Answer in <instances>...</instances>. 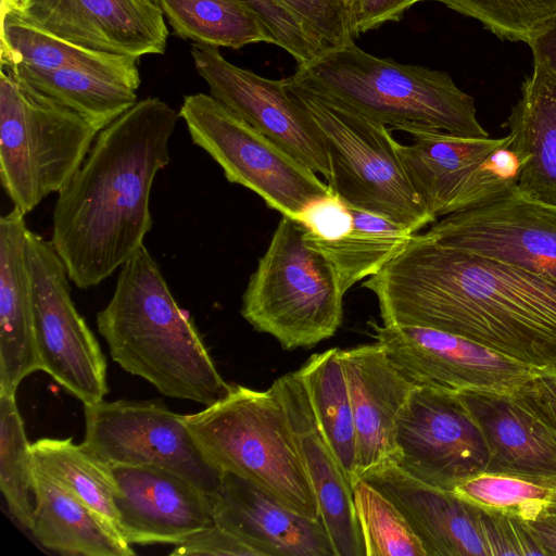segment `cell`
Returning <instances> with one entry per match:
<instances>
[{"label": "cell", "instance_id": "cell-26", "mask_svg": "<svg viewBox=\"0 0 556 556\" xmlns=\"http://www.w3.org/2000/svg\"><path fill=\"white\" fill-rule=\"evenodd\" d=\"M30 531L46 548L75 556H132L103 517L35 468Z\"/></svg>", "mask_w": 556, "mask_h": 556}, {"label": "cell", "instance_id": "cell-45", "mask_svg": "<svg viewBox=\"0 0 556 556\" xmlns=\"http://www.w3.org/2000/svg\"><path fill=\"white\" fill-rule=\"evenodd\" d=\"M528 45L533 56L543 59L556 73V17Z\"/></svg>", "mask_w": 556, "mask_h": 556}, {"label": "cell", "instance_id": "cell-2", "mask_svg": "<svg viewBox=\"0 0 556 556\" xmlns=\"http://www.w3.org/2000/svg\"><path fill=\"white\" fill-rule=\"evenodd\" d=\"M178 117L160 98L138 101L99 131L58 192L51 242L77 288L100 285L143 245L152 185L170 161Z\"/></svg>", "mask_w": 556, "mask_h": 556}, {"label": "cell", "instance_id": "cell-3", "mask_svg": "<svg viewBox=\"0 0 556 556\" xmlns=\"http://www.w3.org/2000/svg\"><path fill=\"white\" fill-rule=\"evenodd\" d=\"M97 327L112 359L166 396L208 406L230 389L144 244L121 267Z\"/></svg>", "mask_w": 556, "mask_h": 556}, {"label": "cell", "instance_id": "cell-33", "mask_svg": "<svg viewBox=\"0 0 556 556\" xmlns=\"http://www.w3.org/2000/svg\"><path fill=\"white\" fill-rule=\"evenodd\" d=\"M35 463L15 395L0 393V489L12 516L25 528L33 521Z\"/></svg>", "mask_w": 556, "mask_h": 556}, {"label": "cell", "instance_id": "cell-32", "mask_svg": "<svg viewBox=\"0 0 556 556\" xmlns=\"http://www.w3.org/2000/svg\"><path fill=\"white\" fill-rule=\"evenodd\" d=\"M31 452L37 470L93 509L119 533L114 503L118 489L109 465L83 444H75L72 438L39 439L31 443Z\"/></svg>", "mask_w": 556, "mask_h": 556}, {"label": "cell", "instance_id": "cell-11", "mask_svg": "<svg viewBox=\"0 0 556 556\" xmlns=\"http://www.w3.org/2000/svg\"><path fill=\"white\" fill-rule=\"evenodd\" d=\"M83 445L109 465H155L175 471L212 495L222 475L176 414L154 401H100L84 405Z\"/></svg>", "mask_w": 556, "mask_h": 556}, {"label": "cell", "instance_id": "cell-22", "mask_svg": "<svg viewBox=\"0 0 556 556\" xmlns=\"http://www.w3.org/2000/svg\"><path fill=\"white\" fill-rule=\"evenodd\" d=\"M479 426L489 452L488 473L556 488V439L511 393H457Z\"/></svg>", "mask_w": 556, "mask_h": 556}, {"label": "cell", "instance_id": "cell-16", "mask_svg": "<svg viewBox=\"0 0 556 556\" xmlns=\"http://www.w3.org/2000/svg\"><path fill=\"white\" fill-rule=\"evenodd\" d=\"M34 26L94 51L140 58L164 54L168 29L151 0H18Z\"/></svg>", "mask_w": 556, "mask_h": 556}, {"label": "cell", "instance_id": "cell-24", "mask_svg": "<svg viewBox=\"0 0 556 556\" xmlns=\"http://www.w3.org/2000/svg\"><path fill=\"white\" fill-rule=\"evenodd\" d=\"M508 143L520 159L517 189L556 205V73L539 56L506 123Z\"/></svg>", "mask_w": 556, "mask_h": 556}, {"label": "cell", "instance_id": "cell-44", "mask_svg": "<svg viewBox=\"0 0 556 556\" xmlns=\"http://www.w3.org/2000/svg\"><path fill=\"white\" fill-rule=\"evenodd\" d=\"M525 522L542 548L544 556L556 555V511H543Z\"/></svg>", "mask_w": 556, "mask_h": 556}, {"label": "cell", "instance_id": "cell-46", "mask_svg": "<svg viewBox=\"0 0 556 556\" xmlns=\"http://www.w3.org/2000/svg\"><path fill=\"white\" fill-rule=\"evenodd\" d=\"M349 5H351L352 0H345Z\"/></svg>", "mask_w": 556, "mask_h": 556}, {"label": "cell", "instance_id": "cell-42", "mask_svg": "<svg viewBox=\"0 0 556 556\" xmlns=\"http://www.w3.org/2000/svg\"><path fill=\"white\" fill-rule=\"evenodd\" d=\"M174 556H261L260 553L235 533L214 525L176 544Z\"/></svg>", "mask_w": 556, "mask_h": 556}, {"label": "cell", "instance_id": "cell-6", "mask_svg": "<svg viewBox=\"0 0 556 556\" xmlns=\"http://www.w3.org/2000/svg\"><path fill=\"white\" fill-rule=\"evenodd\" d=\"M344 294L333 266L306 242L303 226L282 215L249 278L240 313L282 349H311L336 334Z\"/></svg>", "mask_w": 556, "mask_h": 556}, {"label": "cell", "instance_id": "cell-8", "mask_svg": "<svg viewBox=\"0 0 556 556\" xmlns=\"http://www.w3.org/2000/svg\"><path fill=\"white\" fill-rule=\"evenodd\" d=\"M99 130L79 113L0 71V180L25 215L75 175Z\"/></svg>", "mask_w": 556, "mask_h": 556}, {"label": "cell", "instance_id": "cell-36", "mask_svg": "<svg viewBox=\"0 0 556 556\" xmlns=\"http://www.w3.org/2000/svg\"><path fill=\"white\" fill-rule=\"evenodd\" d=\"M480 21L501 39L529 43L556 17V0H432Z\"/></svg>", "mask_w": 556, "mask_h": 556}, {"label": "cell", "instance_id": "cell-9", "mask_svg": "<svg viewBox=\"0 0 556 556\" xmlns=\"http://www.w3.org/2000/svg\"><path fill=\"white\" fill-rule=\"evenodd\" d=\"M179 117L193 144L229 182L250 189L282 215L295 219L311 202L332 193L315 172L212 94L185 96Z\"/></svg>", "mask_w": 556, "mask_h": 556}, {"label": "cell", "instance_id": "cell-10", "mask_svg": "<svg viewBox=\"0 0 556 556\" xmlns=\"http://www.w3.org/2000/svg\"><path fill=\"white\" fill-rule=\"evenodd\" d=\"M26 257L40 370L84 405L103 401L109 391L106 361L94 334L75 307L63 262L51 240L29 229Z\"/></svg>", "mask_w": 556, "mask_h": 556}, {"label": "cell", "instance_id": "cell-37", "mask_svg": "<svg viewBox=\"0 0 556 556\" xmlns=\"http://www.w3.org/2000/svg\"><path fill=\"white\" fill-rule=\"evenodd\" d=\"M508 140L507 135V140L469 173L448 202L444 216L482 206L517 188L520 159Z\"/></svg>", "mask_w": 556, "mask_h": 556}, {"label": "cell", "instance_id": "cell-18", "mask_svg": "<svg viewBox=\"0 0 556 556\" xmlns=\"http://www.w3.org/2000/svg\"><path fill=\"white\" fill-rule=\"evenodd\" d=\"M340 357L356 431L354 482L399 465V419L417 384L397 369L378 341L341 350Z\"/></svg>", "mask_w": 556, "mask_h": 556}, {"label": "cell", "instance_id": "cell-13", "mask_svg": "<svg viewBox=\"0 0 556 556\" xmlns=\"http://www.w3.org/2000/svg\"><path fill=\"white\" fill-rule=\"evenodd\" d=\"M435 243L494 258L556 283V205L507 195L434 222L424 233Z\"/></svg>", "mask_w": 556, "mask_h": 556}, {"label": "cell", "instance_id": "cell-17", "mask_svg": "<svg viewBox=\"0 0 556 556\" xmlns=\"http://www.w3.org/2000/svg\"><path fill=\"white\" fill-rule=\"evenodd\" d=\"M118 530L131 544H179L215 525L211 495L155 465L110 466Z\"/></svg>", "mask_w": 556, "mask_h": 556}, {"label": "cell", "instance_id": "cell-43", "mask_svg": "<svg viewBox=\"0 0 556 556\" xmlns=\"http://www.w3.org/2000/svg\"><path fill=\"white\" fill-rule=\"evenodd\" d=\"M425 0H352L351 26L354 37L399 21L414 4Z\"/></svg>", "mask_w": 556, "mask_h": 556}, {"label": "cell", "instance_id": "cell-39", "mask_svg": "<svg viewBox=\"0 0 556 556\" xmlns=\"http://www.w3.org/2000/svg\"><path fill=\"white\" fill-rule=\"evenodd\" d=\"M241 1L258 14L276 45L291 54L298 64L313 60L327 49L278 0Z\"/></svg>", "mask_w": 556, "mask_h": 556}, {"label": "cell", "instance_id": "cell-20", "mask_svg": "<svg viewBox=\"0 0 556 556\" xmlns=\"http://www.w3.org/2000/svg\"><path fill=\"white\" fill-rule=\"evenodd\" d=\"M270 387L287 413L336 556H365L352 486L318 425L300 374L282 375Z\"/></svg>", "mask_w": 556, "mask_h": 556}, {"label": "cell", "instance_id": "cell-47", "mask_svg": "<svg viewBox=\"0 0 556 556\" xmlns=\"http://www.w3.org/2000/svg\"><path fill=\"white\" fill-rule=\"evenodd\" d=\"M151 1H153V2H155V3H156V0H151Z\"/></svg>", "mask_w": 556, "mask_h": 556}, {"label": "cell", "instance_id": "cell-15", "mask_svg": "<svg viewBox=\"0 0 556 556\" xmlns=\"http://www.w3.org/2000/svg\"><path fill=\"white\" fill-rule=\"evenodd\" d=\"M191 56L210 94L277 142L306 167L331 180L327 147L283 79H269L227 61L218 48L194 43Z\"/></svg>", "mask_w": 556, "mask_h": 556}, {"label": "cell", "instance_id": "cell-23", "mask_svg": "<svg viewBox=\"0 0 556 556\" xmlns=\"http://www.w3.org/2000/svg\"><path fill=\"white\" fill-rule=\"evenodd\" d=\"M25 214L14 207L0 219V393H16L40 364L26 257Z\"/></svg>", "mask_w": 556, "mask_h": 556}, {"label": "cell", "instance_id": "cell-14", "mask_svg": "<svg viewBox=\"0 0 556 556\" xmlns=\"http://www.w3.org/2000/svg\"><path fill=\"white\" fill-rule=\"evenodd\" d=\"M397 369L417 386L454 393H513L536 371L480 343L446 331L399 325H372Z\"/></svg>", "mask_w": 556, "mask_h": 556}, {"label": "cell", "instance_id": "cell-28", "mask_svg": "<svg viewBox=\"0 0 556 556\" xmlns=\"http://www.w3.org/2000/svg\"><path fill=\"white\" fill-rule=\"evenodd\" d=\"M351 230L333 240L317 238L304 229L306 242L333 266L342 290L376 275L410 241L414 232L381 215L349 206Z\"/></svg>", "mask_w": 556, "mask_h": 556}, {"label": "cell", "instance_id": "cell-25", "mask_svg": "<svg viewBox=\"0 0 556 556\" xmlns=\"http://www.w3.org/2000/svg\"><path fill=\"white\" fill-rule=\"evenodd\" d=\"M401 130L413 138L412 144L399 143L404 169L435 220L444 216L448 202L469 173L507 140V136L466 137L425 126H406Z\"/></svg>", "mask_w": 556, "mask_h": 556}, {"label": "cell", "instance_id": "cell-1", "mask_svg": "<svg viewBox=\"0 0 556 556\" xmlns=\"http://www.w3.org/2000/svg\"><path fill=\"white\" fill-rule=\"evenodd\" d=\"M362 287L382 325L420 326L480 343L534 370H556V283L424 233Z\"/></svg>", "mask_w": 556, "mask_h": 556}, {"label": "cell", "instance_id": "cell-38", "mask_svg": "<svg viewBox=\"0 0 556 556\" xmlns=\"http://www.w3.org/2000/svg\"><path fill=\"white\" fill-rule=\"evenodd\" d=\"M326 48L354 41L345 0H278Z\"/></svg>", "mask_w": 556, "mask_h": 556}, {"label": "cell", "instance_id": "cell-21", "mask_svg": "<svg viewBox=\"0 0 556 556\" xmlns=\"http://www.w3.org/2000/svg\"><path fill=\"white\" fill-rule=\"evenodd\" d=\"M211 500L215 523L261 556H336L320 519L293 511L236 475L223 472Z\"/></svg>", "mask_w": 556, "mask_h": 556}, {"label": "cell", "instance_id": "cell-34", "mask_svg": "<svg viewBox=\"0 0 556 556\" xmlns=\"http://www.w3.org/2000/svg\"><path fill=\"white\" fill-rule=\"evenodd\" d=\"M355 516L365 556H427L399 507L367 480L352 484Z\"/></svg>", "mask_w": 556, "mask_h": 556}, {"label": "cell", "instance_id": "cell-4", "mask_svg": "<svg viewBox=\"0 0 556 556\" xmlns=\"http://www.w3.org/2000/svg\"><path fill=\"white\" fill-rule=\"evenodd\" d=\"M289 78L391 126V130L425 126L459 136L489 137L477 118L473 98L447 73L371 55L354 41L327 48L299 64Z\"/></svg>", "mask_w": 556, "mask_h": 556}, {"label": "cell", "instance_id": "cell-7", "mask_svg": "<svg viewBox=\"0 0 556 556\" xmlns=\"http://www.w3.org/2000/svg\"><path fill=\"white\" fill-rule=\"evenodd\" d=\"M290 96L316 125L328 150L333 194L416 233L437 222L414 191L391 128L289 77Z\"/></svg>", "mask_w": 556, "mask_h": 556}, {"label": "cell", "instance_id": "cell-35", "mask_svg": "<svg viewBox=\"0 0 556 556\" xmlns=\"http://www.w3.org/2000/svg\"><path fill=\"white\" fill-rule=\"evenodd\" d=\"M453 492L475 505L509 513L523 521L546 510L556 511V488L511 476L483 472L462 482Z\"/></svg>", "mask_w": 556, "mask_h": 556}, {"label": "cell", "instance_id": "cell-5", "mask_svg": "<svg viewBox=\"0 0 556 556\" xmlns=\"http://www.w3.org/2000/svg\"><path fill=\"white\" fill-rule=\"evenodd\" d=\"M184 418L220 472L251 482L302 516L320 519L287 413L271 387L230 384L219 401Z\"/></svg>", "mask_w": 556, "mask_h": 556}, {"label": "cell", "instance_id": "cell-27", "mask_svg": "<svg viewBox=\"0 0 556 556\" xmlns=\"http://www.w3.org/2000/svg\"><path fill=\"white\" fill-rule=\"evenodd\" d=\"M18 0H1V63L80 71L137 90L138 58L94 51L55 37L27 22Z\"/></svg>", "mask_w": 556, "mask_h": 556}, {"label": "cell", "instance_id": "cell-30", "mask_svg": "<svg viewBox=\"0 0 556 556\" xmlns=\"http://www.w3.org/2000/svg\"><path fill=\"white\" fill-rule=\"evenodd\" d=\"M14 77L61 102L102 130L137 102V90L73 70L42 68L23 62L1 63Z\"/></svg>", "mask_w": 556, "mask_h": 556}, {"label": "cell", "instance_id": "cell-41", "mask_svg": "<svg viewBox=\"0 0 556 556\" xmlns=\"http://www.w3.org/2000/svg\"><path fill=\"white\" fill-rule=\"evenodd\" d=\"M511 395L556 439V370H536Z\"/></svg>", "mask_w": 556, "mask_h": 556}, {"label": "cell", "instance_id": "cell-29", "mask_svg": "<svg viewBox=\"0 0 556 556\" xmlns=\"http://www.w3.org/2000/svg\"><path fill=\"white\" fill-rule=\"evenodd\" d=\"M340 353L339 348L315 353L298 372L318 425L352 486L356 462V431Z\"/></svg>", "mask_w": 556, "mask_h": 556}, {"label": "cell", "instance_id": "cell-12", "mask_svg": "<svg viewBox=\"0 0 556 556\" xmlns=\"http://www.w3.org/2000/svg\"><path fill=\"white\" fill-rule=\"evenodd\" d=\"M399 466L416 479L453 491L486 472L483 434L457 393L416 386L397 425Z\"/></svg>", "mask_w": 556, "mask_h": 556}, {"label": "cell", "instance_id": "cell-31", "mask_svg": "<svg viewBox=\"0 0 556 556\" xmlns=\"http://www.w3.org/2000/svg\"><path fill=\"white\" fill-rule=\"evenodd\" d=\"M177 36L211 47L276 45L258 14L241 0H156Z\"/></svg>", "mask_w": 556, "mask_h": 556}, {"label": "cell", "instance_id": "cell-19", "mask_svg": "<svg viewBox=\"0 0 556 556\" xmlns=\"http://www.w3.org/2000/svg\"><path fill=\"white\" fill-rule=\"evenodd\" d=\"M362 478L399 507L427 556H491L486 508L453 491L427 484L399 465L382 467Z\"/></svg>", "mask_w": 556, "mask_h": 556}, {"label": "cell", "instance_id": "cell-40", "mask_svg": "<svg viewBox=\"0 0 556 556\" xmlns=\"http://www.w3.org/2000/svg\"><path fill=\"white\" fill-rule=\"evenodd\" d=\"M295 220L307 233L326 240L342 237L353 226L349 205L333 193L311 202Z\"/></svg>", "mask_w": 556, "mask_h": 556}]
</instances>
